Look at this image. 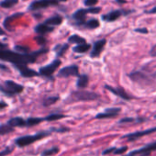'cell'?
<instances>
[{
    "instance_id": "6da1fadb",
    "label": "cell",
    "mask_w": 156,
    "mask_h": 156,
    "mask_svg": "<svg viewBox=\"0 0 156 156\" xmlns=\"http://www.w3.org/2000/svg\"><path fill=\"white\" fill-rule=\"evenodd\" d=\"M48 49H41L40 51H34L32 53H19L14 52L6 49L0 50V60L9 62L13 64H29L36 62L37 57L46 53Z\"/></svg>"
},
{
    "instance_id": "7a4b0ae2",
    "label": "cell",
    "mask_w": 156,
    "mask_h": 156,
    "mask_svg": "<svg viewBox=\"0 0 156 156\" xmlns=\"http://www.w3.org/2000/svg\"><path fill=\"white\" fill-rule=\"evenodd\" d=\"M51 133V130H47V131H41V132H38L34 135H26V136H21L18 139L15 140V143L18 147H26V146H29L30 144H32L33 142L37 141V140H40L43 138H46L48 136H50Z\"/></svg>"
},
{
    "instance_id": "3957f363",
    "label": "cell",
    "mask_w": 156,
    "mask_h": 156,
    "mask_svg": "<svg viewBox=\"0 0 156 156\" xmlns=\"http://www.w3.org/2000/svg\"><path fill=\"white\" fill-rule=\"evenodd\" d=\"M23 89L24 87L21 85L17 84L12 80H7L3 85H0V91L8 97H13L15 95L20 94Z\"/></svg>"
},
{
    "instance_id": "277c9868",
    "label": "cell",
    "mask_w": 156,
    "mask_h": 156,
    "mask_svg": "<svg viewBox=\"0 0 156 156\" xmlns=\"http://www.w3.org/2000/svg\"><path fill=\"white\" fill-rule=\"evenodd\" d=\"M71 98L75 101H93L99 98V95L90 91H75L72 93Z\"/></svg>"
},
{
    "instance_id": "5b68a950",
    "label": "cell",
    "mask_w": 156,
    "mask_h": 156,
    "mask_svg": "<svg viewBox=\"0 0 156 156\" xmlns=\"http://www.w3.org/2000/svg\"><path fill=\"white\" fill-rule=\"evenodd\" d=\"M156 151V140L149 143L148 145L140 149L134 150L129 152L128 154H126L125 156H149L152 151Z\"/></svg>"
},
{
    "instance_id": "8992f818",
    "label": "cell",
    "mask_w": 156,
    "mask_h": 156,
    "mask_svg": "<svg viewBox=\"0 0 156 156\" xmlns=\"http://www.w3.org/2000/svg\"><path fill=\"white\" fill-rule=\"evenodd\" d=\"M59 4L58 0H36L33 1L30 6L29 9L30 10H38L41 9H46L51 6H56Z\"/></svg>"
},
{
    "instance_id": "52a82bcc",
    "label": "cell",
    "mask_w": 156,
    "mask_h": 156,
    "mask_svg": "<svg viewBox=\"0 0 156 156\" xmlns=\"http://www.w3.org/2000/svg\"><path fill=\"white\" fill-rule=\"evenodd\" d=\"M60 65H61V61L55 60L51 63L45 65L43 67H41L39 73L42 76H45V77H51L53 73L58 69V67H60Z\"/></svg>"
},
{
    "instance_id": "ba28073f",
    "label": "cell",
    "mask_w": 156,
    "mask_h": 156,
    "mask_svg": "<svg viewBox=\"0 0 156 156\" xmlns=\"http://www.w3.org/2000/svg\"><path fill=\"white\" fill-rule=\"evenodd\" d=\"M129 77L130 79L136 83H140V84H144V83H150L151 82V77L140 71H136V72H132L129 74Z\"/></svg>"
},
{
    "instance_id": "9c48e42d",
    "label": "cell",
    "mask_w": 156,
    "mask_h": 156,
    "mask_svg": "<svg viewBox=\"0 0 156 156\" xmlns=\"http://www.w3.org/2000/svg\"><path fill=\"white\" fill-rule=\"evenodd\" d=\"M79 74V69H78L77 65H69V66H65L63 68H62L59 71L58 76L59 77H70V76H76Z\"/></svg>"
},
{
    "instance_id": "30bf717a",
    "label": "cell",
    "mask_w": 156,
    "mask_h": 156,
    "mask_svg": "<svg viewBox=\"0 0 156 156\" xmlns=\"http://www.w3.org/2000/svg\"><path fill=\"white\" fill-rule=\"evenodd\" d=\"M154 132H156V127H153V128H151V129H148L145 130H141V131H136L133 133H129V134L123 136L122 138L127 139L129 141H133V140H136L138 139H140L141 137H143L145 135H149V134H151Z\"/></svg>"
},
{
    "instance_id": "8fae6325",
    "label": "cell",
    "mask_w": 156,
    "mask_h": 156,
    "mask_svg": "<svg viewBox=\"0 0 156 156\" xmlns=\"http://www.w3.org/2000/svg\"><path fill=\"white\" fill-rule=\"evenodd\" d=\"M120 111H121V109L119 108H107L104 112L98 113L96 116V119H103L115 118V117H117L119 114Z\"/></svg>"
},
{
    "instance_id": "7c38bea8",
    "label": "cell",
    "mask_w": 156,
    "mask_h": 156,
    "mask_svg": "<svg viewBox=\"0 0 156 156\" xmlns=\"http://www.w3.org/2000/svg\"><path fill=\"white\" fill-rule=\"evenodd\" d=\"M15 67L20 71V74L23 76V77H27V78H30V77H34V76H38V73L32 69H30L27 67V64H14Z\"/></svg>"
},
{
    "instance_id": "4fadbf2b",
    "label": "cell",
    "mask_w": 156,
    "mask_h": 156,
    "mask_svg": "<svg viewBox=\"0 0 156 156\" xmlns=\"http://www.w3.org/2000/svg\"><path fill=\"white\" fill-rule=\"evenodd\" d=\"M105 88H107L108 91H110L111 93H113L114 95L119 97L120 98L124 99V100H130L132 98L121 87H113L110 86H105Z\"/></svg>"
},
{
    "instance_id": "5bb4252c",
    "label": "cell",
    "mask_w": 156,
    "mask_h": 156,
    "mask_svg": "<svg viewBox=\"0 0 156 156\" xmlns=\"http://www.w3.org/2000/svg\"><path fill=\"white\" fill-rule=\"evenodd\" d=\"M106 43H107V41H106L105 39L99 40V41H96V42L94 43V46H93L92 51H91V53H90V56L93 57V58L98 57V56L101 54V52H102V51H103V49H104Z\"/></svg>"
},
{
    "instance_id": "9a60e30c",
    "label": "cell",
    "mask_w": 156,
    "mask_h": 156,
    "mask_svg": "<svg viewBox=\"0 0 156 156\" xmlns=\"http://www.w3.org/2000/svg\"><path fill=\"white\" fill-rule=\"evenodd\" d=\"M129 11L128 12H124L122 10H113L104 16H102V20L104 21H107V22H112V21H115L117 20L119 18H120L123 14H129Z\"/></svg>"
},
{
    "instance_id": "2e32d148",
    "label": "cell",
    "mask_w": 156,
    "mask_h": 156,
    "mask_svg": "<svg viewBox=\"0 0 156 156\" xmlns=\"http://www.w3.org/2000/svg\"><path fill=\"white\" fill-rule=\"evenodd\" d=\"M87 9H78L77 11H75L73 15V19L75 20V24L77 25H84L86 22H85V20H86V16L87 14Z\"/></svg>"
},
{
    "instance_id": "e0dca14e",
    "label": "cell",
    "mask_w": 156,
    "mask_h": 156,
    "mask_svg": "<svg viewBox=\"0 0 156 156\" xmlns=\"http://www.w3.org/2000/svg\"><path fill=\"white\" fill-rule=\"evenodd\" d=\"M8 123L13 127V128H22V127H26V119L20 118V117H15L12 118L11 119H9L8 121Z\"/></svg>"
},
{
    "instance_id": "ac0fdd59",
    "label": "cell",
    "mask_w": 156,
    "mask_h": 156,
    "mask_svg": "<svg viewBox=\"0 0 156 156\" xmlns=\"http://www.w3.org/2000/svg\"><path fill=\"white\" fill-rule=\"evenodd\" d=\"M53 30H54L53 26H50V25H47L45 23L40 24V25H38V26L35 27V31L37 33H39L40 35H43V34L51 32Z\"/></svg>"
},
{
    "instance_id": "d6986e66",
    "label": "cell",
    "mask_w": 156,
    "mask_h": 156,
    "mask_svg": "<svg viewBox=\"0 0 156 156\" xmlns=\"http://www.w3.org/2000/svg\"><path fill=\"white\" fill-rule=\"evenodd\" d=\"M88 76L87 74H82L79 76V78H78V80H77V83H76V86L78 88H86L88 85Z\"/></svg>"
},
{
    "instance_id": "ffe728a7",
    "label": "cell",
    "mask_w": 156,
    "mask_h": 156,
    "mask_svg": "<svg viewBox=\"0 0 156 156\" xmlns=\"http://www.w3.org/2000/svg\"><path fill=\"white\" fill-rule=\"evenodd\" d=\"M63 19L61 17V16H54V17H51L48 20H45V24L47 25H50V26H58L60 24H62Z\"/></svg>"
},
{
    "instance_id": "44dd1931",
    "label": "cell",
    "mask_w": 156,
    "mask_h": 156,
    "mask_svg": "<svg viewBox=\"0 0 156 156\" xmlns=\"http://www.w3.org/2000/svg\"><path fill=\"white\" fill-rule=\"evenodd\" d=\"M90 48H91V45L90 44H87V42H85V43L78 44L73 50L74 52H77V53H85L87 51H89Z\"/></svg>"
},
{
    "instance_id": "7402d4cb",
    "label": "cell",
    "mask_w": 156,
    "mask_h": 156,
    "mask_svg": "<svg viewBox=\"0 0 156 156\" xmlns=\"http://www.w3.org/2000/svg\"><path fill=\"white\" fill-rule=\"evenodd\" d=\"M69 49V45L68 44H58L55 48L54 51H56V54L58 57H62L64 55L65 51Z\"/></svg>"
},
{
    "instance_id": "603a6c76",
    "label": "cell",
    "mask_w": 156,
    "mask_h": 156,
    "mask_svg": "<svg viewBox=\"0 0 156 156\" xmlns=\"http://www.w3.org/2000/svg\"><path fill=\"white\" fill-rule=\"evenodd\" d=\"M68 41L70 43H73V44H81V43H85L86 42V39L79 36V35H72L70 36V38L68 39Z\"/></svg>"
},
{
    "instance_id": "cb8c5ba5",
    "label": "cell",
    "mask_w": 156,
    "mask_h": 156,
    "mask_svg": "<svg viewBox=\"0 0 156 156\" xmlns=\"http://www.w3.org/2000/svg\"><path fill=\"white\" fill-rule=\"evenodd\" d=\"M14 131V128L11 127L8 122L6 124H1L0 125V136L9 134L10 132Z\"/></svg>"
},
{
    "instance_id": "d4e9b609",
    "label": "cell",
    "mask_w": 156,
    "mask_h": 156,
    "mask_svg": "<svg viewBox=\"0 0 156 156\" xmlns=\"http://www.w3.org/2000/svg\"><path fill=\"white\" fill-rule=\"evenodd\" d=\"M44 120V118H30L26 119V127H32L40 124Z\"/></svg>"
},
{
    "instance_id": "484cf974",
    "label": "cell",
    "mask_w": 156,
    "mask_h": 156,
    "mask_svg": "<svg viewBox=\"0 0 156 156\" xmlns=\"http://www.w3.org/2000/svg\"><path fill=\"white\" fill-rule=\"evenodd\" d=\"M84 25H85V27H86L87 29L95 30V29H97V28H98V27L100 26V23H99V21H98V20L92 19V20H88L87 22H86Z\"/></svg>"
},
{
    "instance_id": "4316f807",
    "label": "cell",
    "mask_w": 156,
    "mask_h": 156,
    "mask_svg": "<svg viewBox=\"0 0 156 156\" xmlns=\"http://www.w3.org/2000/svg\"><path fill=\"white\" fill-rule=\"evenodd\" d=\"M19 3V0H3V1L0 3V6L3 9H10L17 5Z\"/></svg>"
},
{
    "instance_id": "83f0119b",
    "label": "cell",
    "mask_w": 156,
    "mask_h": 156,
    "mask_svg": "<svg viewBox=\"0 0 156 156\" xmlns=\"http://www.w3.org/2000/svg\"><path fill=\"white\" fill-rule=\"evenodd\" d=\"M63 118H65V115L59 114V113H54V114H51V115L47 116L46 118H44V120L54 121V120H58V119H63Z\"/></svg>"
},
{
    "instance_id": "f1b7e54d",
    "label": "cell",
    "mask_w": 156,
    "mask_h": 156,
    "mask_svg": "<svg viewBox=\"0 0 156 156\" xmlns=\"http://www.w3.org/2000/svg\"><path fill=\"white\" fill-rule=\"evenodd\" d=\"M58 100H59V97H49V98H45L43 100L42 104L45 107H49V106H51L54 103H56Z\"/></svg>"
},
{
    "instance_id": "f546056e",
    "label": "cell",
    "mask_w": 156,
    "mask_h": 156,
    "mask_svg": "<svg viewBox=\"0 0 156 156\" xmlns=\"http://www.w3.org/2000/svg\"><path fill=\"white\" fill-rule=\"evenodd\" d=\"M59 152V148L58 147H53V148H51L49 150H45L41 152V156H51V155H53V154H56Z\"/></svg>"
},
{
    "instance_id": "4dcf8cb0",
    "label": "cell",
    "mask_w": 156,
    "mask_h": 156,
    "mask_svg": "<svg viewBox=\"0 0 156 156\" xmlns=\"http://www.w3.org/2000/svg\"><path fill=\"white\" fill-rule=\"evenodd\" d=\"M14 50L19 52V53H29L30 52V48L27 46H23V45H16Z\"/></svg>"
},
{
    "instance_id": "1f68e13d",
    "label": "cell",
    "mask_w": 156,
    "mask_h": 156,
    "mask_svg": "<svg viewBox=\"0 0 156 156\" xmlns=\"http://www.w3.org/2000/svg\"><path fill=\"white\" fill-rule=\"evenodd\" d=\"M100 11H101V8L99 7H90L89 9H87V12L91 14H98Z\"/></svg>"
},
{
    "instance_id": "d6a6232c",
    "label": "cell",
    "mask_w": 156,
    "mask_h": 156,
    "mask_svg": "<svg viewBox=\"0 0 156 156\" xmlns=\"http://www.w3.org/2000/svg\"><path fill=\"white\" fill-rule=\"evenodd\" d=\"M98 0H85L84 4L85 6L90 8V7H94L96 4H98Z\"/></svg>"
},
{
    "instance_id": "836d02e7",
    "label": "cell",
    "mask_w": 156,
    "mask_h": 156,
    "mask_svg": "<svg viewBox=\"0 0 156 156\" xmlns=\"http://www.w3.org/2000/svg\"><path fill=\"white\" fill-rule=\"evenodd\" d=\"M35 40L36 41L40 44V45H44L46 43V40L44 37H42V35H40V36H37L35 37Z\"/></svg>"
},
{
    "instance_id": "e575fe53",
    "label": "cell",
    "mask_w": 156,
    "mask_h": 156,
    "mask_svg": "<svg viewBox=\"0 0 156 156\" xmlns=\"http://www.w3.org/2000/svg\"><path fill=\"white\" fill-rule=\"evenodd\" d=\"M127 150H128V147H127V146H124V147H121V148H119V149L116 148V149L114 150L113 153H115V154H121V153L125 152Z\"/></svg>"
},
{
    "instance_id": "d590c367",
    "label": "cell",
    "mask_w": 156,
    "mask_h": 156,
    "mask_svg": "<svg viewBox=\"0 0 156 156\" xmlns=\"http://www.w3.org/2000/svg\"><path fill=\"white\" fill-rule=\"evenodd\" d=\"M11 151H12V148H6L4 151H0V156H6L9 153H11Z\"/></svg>"
},
{
    "instance_id": "8d00e7d4",
    "label": "cell",
    "mask_w": 156,
    "mask_h": 156,
    "mask_svg": "<svg viewBox=\"0 0 156 156\" xmlns=\"http://www.w3.org/2000/svg\"><path fill=\"white\" fill-rule=\"evenodd\" d=\"M133 121H136V119L133 118H125V119H120L119 123H129V122H133Z\"/></svg>"
},
{
    "instance_id": "74e56055",
    "label": "cell",
    "mask_w": 156,
    "mask_h": 156,
    "mask_svg": "<svg viewBox=\"0 0 156 156\" xmlns=\"http://www.w3.org/2000/svg\"><path fill=\"white\" fill-rule=\"evenodd\" d=\"M150 55L151 57H156V44L153 45L150 50Z\"/></svg>"
},
{
    "instance_id": "f35d334b",
    "label": "cell",
    "mask_w": 156,
    "mask_h": 156,
    "mask_svg": "<svg viewBox=\"0 0 156 156\" xmlns=\"http://www.w3.org/2000/svg\"><path fill=\"white\" fill-rule=\"evenodd\" d=\"M135 31H136V32H139V33H145V34H147V33L149 32L148 30L145 29V28H144V29H136Z\"/></svg>"
},
{
    "instance_id": "ab89813d",
    "label": "cell",
    "mask_w": 156,
    "mask_h": 156,
    "mask_svg": "<svg viewBox=\"0 0 156 156\" xmlns=\"http://www.w3.org/2000/svg\"><path fill=\"white\" fill-rule=\"evenodd\" d=\"M146 13H148V14H156V7H154V8L151 9V10L146 11Z\"/></svg>"
},
{
    "instance_id": "60d3db41",
    "label": "cell",
    "mask_w": 156,
    "mask_h": 156,
    "mask_svg": "<svg viewBox=\"0 0 156 156\" xmlns=\"http://www.w3.org/2000/svg\"><path fill=\"white\" fill-rule=\"evenodd\" d=\"M7 106H8L7 103H5V102H3V101H0V109L7 108Z\"/></svg>"
},
{
    "instance_id": "b9f144b4",
    "label": "cell",
    "mask_w": 156,
    "mask_h": 156,
    "mask_svg": "<svg viewBox=\"0 0 156 156\" xmlns=\"http://www.w3.org/2000/svg\"><path fill=\"white\" fill-rule=\"evenodd\" d=\"M0 70H1V71H6V72L9 71V69L7 68V66H5L3 64H0Z\"/></svg>"
},
{
    "instance_id": "7bdbcfd3",
    "label": "cell",
    "mask_w": 156,
    "mask_h": 156,
    "mask_svg": "<svg viewBox=\"0 0 156 156\" xmlns=\"http://www.w3.org/2000/svg\"><path fill=\"white\" fill-rule=\"evenodd\" d=\"M6 48H7L6 44H4V43H1V42H0V50H1V49H6Z\"/></svg>"
},
{
    "instance_id": "ee69618b",
    "label": "cell",
    "mask_w": 156,
    "mask_h": 156,
    "mask_svg": "<svg viewBox=\"0 0 156 156\" xmlns=\"http://www.w3.org/2000/svg\"><path fill=\"white\" fill-rule=\"evenodd\" d=\"M1 35H5V31L1 28H0V36H1Z\"/></svg>"
},
{
    "instance_id": "f6af8a7d",
    "label": "cell",
    "mask_w": 156,
    "mask_h": 156,
    "mask_svg": "<svg viewBox=\"0 0 156 156\" xmlns=\"http://www.w3.org/2000/svg\"><path fill=\"white\" fill-rule=\"evenodd\" d=\"M118 3H126V0H117Z\"/></svg>"
},
{
    "instance_id": "bcb514c9",
    "label": "cell",
    "mask_w": 156,
    "mask_h": 156,
    "mask_svg": "<svg viewBox=\"0 0 156 156\" xmlns=\"http://www.w3.org/2000/svg\"><path fill=\"white\" fill-rule=\"evenodd\" d=\"M59 2H64V1H66V0H58Z\"/></svg>"
},
{
    "instance_id": "7dc6e473",
    "label": "cell",
    "mask_w": 156,
    "mask_h": 156,
    "mask_svg": "<svg viewBox=\"0 0 156 156\" xmlns=\"http://www.w3.org/2000/svg\"><path fill=\"white\" fill-rule=\"evenodd\" d=\"M154 119H156V115H155V116H154Z\"/></svg>"
}]
</instances>
